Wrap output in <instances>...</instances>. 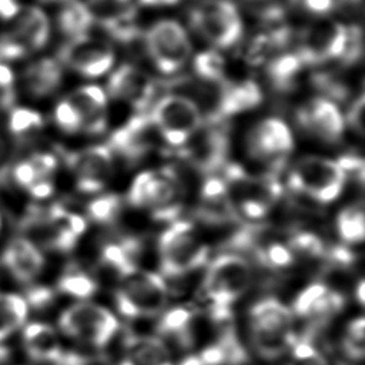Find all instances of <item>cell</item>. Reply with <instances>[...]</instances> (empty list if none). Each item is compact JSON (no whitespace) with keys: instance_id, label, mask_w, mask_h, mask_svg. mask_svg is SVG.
Returning a JSON list of instances; mask_svg holds the SVG:
<instances>
[{"instance_id":"obj_55","label":"cell","mask_w":365,"mask_h":365,"mask_svg":"<svg viewBox=\"0 0 365 365\" xmlns=\"http://www.w3.org/2000/svg\"><path fill=\"white\" fill-rule=\"evenodd\" d=\"M20 6L16 0H0V19L10 20L17 16Z\"/></svg>"},{"instance_id":"obj_10","label":"cell","mask_w":365,"mask_h":365,"mask_svg":"<svg viewBox=\"0 0 365 365\" xmlns=\"http://www.w3.org/2000/svg\"><path fill=\"white\" fill-rule=\"evenodd\" d=\"M58 327L70 338L94 348H103L117 334L118 319L103 305L80 301L61 312Z\"/></svg>"},{"instance_id":"obj_12","label":"cell","mask_w":365,"mask_h":365,"mask_svg":"<svg viewBox=\"0 0 365 365\" xmlns=\"http://www.w3.org/2000/svg\"><path fill=\"white\" fill-rule=\"evenodd\" d=\"M144 43L154 66L164 74L180 71L191 56L188 34L175 20L154 23L145 33Z\"/></svg>"},{"instance_id":"obj_36","label":"cell","mask_w":365,"mask_h":365,"mask_svg":"<svg viewBox=\"0 0 365 365\" xmlns=\"http://www.w3.org/2000/svg\"><path fill=\"white\" fill-rule=\"evenodd\" d=\"M336 232L344 244H361L365 237V217L362 205L349 204L336 215Z\"/></svg>"},{"instance_id":"obj_54","label":"cell","mask_w":365,"mask_h":365,"mask_svg":"<svg viewBox=\"0 0 365 365\" xmlns=\"http://www.w3.org/2000/svg\"><path fill=\"white\" fill-rule=\"evenodd\" d=\"M29 192L34 197V198H38V200H43V198H47L53 194V181L51 178H43V180H38L36 181L33 185H30L29 188Z\"/></svg>"},{"instance_id":"obj_40","label":"cell","mask_w":365,"mask_h":365,"mask_svg":"<svg viewBox=\"0 0 365 365\" xmlns=\"http://www.w3.org/2000/svg\"><path fill=\"white\" fill-rule=\"evenodd\" d=\"M123 211V200L117 194H104L91 200L87 205V217L97 224L114 222Z\"/></svg>"},{"instance_id":"obj_17","label":"cell","mask_w":365,"mask_h":365,"mask_svg":"<svg viewBox=\"0 0 365 365\" xmlns=\"http://www.w3.org/2000/svg\"><path fill=\"white\" fill-rule=\"evenodd\" d=\"M67 164L76 180V187L86 194L101 191L114 170V154L108 145H90L68 154Z\"/></svg>"},{"instance_id":"obj_58","label":"cell","mask_w":365,"mask_h":365,"mask_svg":"<svg viewBox=\"0 0 365 365\" xmlns=\"http://www.w3.org/2000/svg\"><path fill=\"white\" fill-rule=\"evenodd\" d=\"M127 0H91V3L98 4V6H106V4H124Z\"/></svg>"},{"instance_id":"obj_29","label":"cell","mask_w":365,"mask_h":365,"mask_svg":"<svg viewBox=\"0 0 365 365\" xmlns=\"http://www.w3.org/2000/svg\"><path fill=\"white\" fill-rule=\"evenodd\" d=\"M27 48L36 51L46 46L50 36V23L46 13L38 7L20 9L10 30Z\"/></svg>"},{"instance_id":"obj_34","label":"cell","mask_w":365,"mask_h":365,"mask_svg":"<svg viewBox=\"0 0 365 365\" xmlns=\"http://www.w3.org/2000/svg\"><path fill=\"white\" fill-rule=\"evenodd\" d=\"M57 23L58 29L70 38L86 36L94 23V13L86 3L70 0L61 9Z\"/></svg>"},{"instance_id":"obj_5","label":"cell","mask_w":365,"mask_h":365,"mask_svg":"<svg viewBox=\"0 0 365 365\" xmlns=\"http://www.w3.org/2000/svg\"><path fill=\"white\" fill-rule=\"evenodd\" d=\"M208 259V245L195 225L175 220L158 240V262L167 278H181L202 267Z\"/></svg>"},{"instance_id":"obj_18","label":"cell","mask_w":365,"mask_h":365,"mask_svg":"<svg viewBox=\"0 0 365 365\" xmlns=\"http://www.w3.org/2000/svg\"><path fill=\"white\" fill-rule=\"evenodd\" d=\"M158 134L148 115V111L135 113L121 127H118L108 140L111 153L130 164L143 160L154 148Z\"/></svg>"},{"instance_id":"obj_23","label":"cell","mask_w":365,"mask_h":365,"mask_svg":"<svg viewBox=\"0 0 365 365\" xmlns=\"http://www.w3.org/2000/svg\"><path fill=\"white\" fill-rule=\"evenodd\" d=\"M214 110L210 118L225 120L232 115L250 111L258 107L262 101L261 87L252 80L237 83H220Z\"/></svg>"},{"instance_id":"obj_46","label":"cell","mask_w":365,"mask_h":365,"mask_svg":"<svg viewBox=\"0 0 365 365\" xmlns=\"http://www.w3.org/2000/svg\"><path fill=\"white\" fill-rule=\"evenodd\" d=\"M54 120L56 124L68 134H74V133H81L83 125H81V118L77 114V111L74 110V107L70 104V101L67 98L61 100L54 110Z\"/></svg>"},{"instance_id":"obj_22","label":"cell","mask_w":365,"mask_h":365,"mask_svg":"<svg viewBox=\"0 0 365 365\" xmlns=\"http://www.w3.org/2000/svg\"><path fill=\"white\" fill-rule=\"evenodd\" d=\"M195 215L210 225H227L240 221L227 184L221 175L205 177L200 188Z\"/></svg>"},{"instance_id":"obj_3","label":"cell","mask_w":365,"mask_h":365,"mask_svg":"<svg viewBox=\"0 0 365 365\" xmlns=\"http://www.w3.org/2000/svg\"><path fill=\"white\" fill-rule=\"evenodd\" d=\"M221 171L238 217L248 221L265 218L282 195V185L275 173L255 175L230 163Z\"/></svg>"},{"instance_id":"obj_39","label":"cell","mask_w":365,"mask_h":365,"mask_svg":"<svg viewBox=\"0 0 365 365\" xmlns=\"http://www.w3.org/2000/svg\"><path fill=\"white\" fill-rule=\"evenodd\" d=\"M192 67L195 74L205 83L220 84L225 76V60L215 50L201 51L194 57Z\"/></svg>"},{"instance_id":"obj_25","label":"cell","mask_w":365,"mask_h":365,"mask_svg":"<svg viewBox=\"0 0 365 365\" xmlns=\"http://www.w3.org/2000/svg\"><path fill=\"white\" fill-rule=\"evenodd\" d=\"M245 361L244 346L234 329L227 327L212 344L187 356L180 365H242Z\"/></svg>"},{"instance_id":"obj_19","label":"cell","mask_w":365,"mask_h":365,"mask_svg":"<svg viewBox=\"0 0 365 365\" xmlns=\"http://www.w3.org/2000/svg\"><path fill=\"white\" fill-rule=\"evenodd\" d=\"M298 125L319 141L335 144L345 131V118L336 103L325 97H314L297 111Z\"/></svg>"},{"instance_id":"obj_37","label":"cell","mask_w":365,"mask_h":365,"mask_svg":"<svg viewBox=\"0 0 365 365\" xmlns=\"http://www.w3.org/2000/svg\"><path fill=\"white\" fill-rule=\"evenodd\" d=\"M29 314L26 299L17 294H0V341L20 328Z\"/></svg>"},{"instance_id":"obj_49","label":"cell","mask_w":365,"mask_h":365,"mask_svg":"<svg viewBox=\"0 0 365 365\" xmlns=\"http://www.w3.org/2000/svg\"><path fill=\"white\" fill-rule=\"evenodd\" d=\"M364 108H365L364 94L359 93L356 98L351 103L346 111V118H345V124H348L359 135L364 134Z\"/></svg>"},{"instance_id":"obj_16","label":"cell","mask_w":365,"mask_h":365,"mask_svg":"<svg viewBox=\"0 0 365 365\" xmlns=\"http://www.w3.org/2000/svg\"><path fill=\"white\" fill-rule=\"evenodd\" d=\"M346 41V27L334 20H321L307 27L299 37L297 54L302 64L314 66L341 58Z\"/></svg>"},{"instance_id":"obj_13","label":"cell","mask_w":365,"mask_h":365,"mask_svg":"<svg viewBox=\"0 0 365 365\" xmlns=\"http://www.w3.org/2000/svg\"><path fill=\"white\" fill-rule=\"evenodd\" d=\"M248 154L271 173L284 167L294 150V135L285 121L268 117L257 123L247 137Z\"/></svg>"},{"instance_id":"obj_31","label":"cell","mask_w":365,"mask_h":365,"mask_svg":"<svg viewBox=\"0 0 365 365\" xmlns=\"http://www.w3.org/2000/svg\"><path fill=\"white\" fill-rule=\"evenodd\" d=\"M141 241L133 235H123L107 241L101 247L100 258L104 267L113 269L117 277L131 268L138 267L141 254Z\"/></svg>"},{"instance_id":"obj_42","label":"cell","mask_w":365,"mask_h":365,"mask_svg":"<svg viewBox=\"0 0 365 365\" xmlns=\"http://www.w3.org/2000/svg\"><path fill=\"white\" fill-rule=\"evenodd\" d=\"M288 245L295 257L304 258H324L327 252V245L322 238L311 231H297L289 235Z\"/></svg>"},{"instance_id":"obj_9","label":"cell","mask_w":365,"mask_h":365,"mask_svg":"<svg viewBox=\"0 0 365 365\" xmlns=\"http://www.w3.org/2000/svg\"><path fill=\"white\" fill-rule=\"evenodd\" d=\"M204 120L192 137L177 148V153L185 164L208 177L228 164L230 134L224 120L210 117Z\"/></svg>"},{"instance_id":"obj_32","label":"cell","mask_w":365,"mask_h":365,"mask_svg":"<svg viewBox=\"0 0 365 365\" xmlns=\"http://www.w3.org/2000/svg\"><path fill=\"white\" fill-rule=\"evenodd\" d=\"M63 80L61 66L57 60L43 57L24 70V86L31 96L46 97L54 93Z\"/></svg>"},{"instance_id":"obj_4","label":"cell","mask_w":365,"mask_h":365,"mask_svg":"<svg viewBox=\"0 0 365 365\" xmlns=\"http://www.w3.org/2000/svg\"><path fill=\"white\" fill-rule=\"evenodd\" d=\"M127 201L135 208L147 210L157 221L173 222L182 210L184 185L171 168L147 170L133 180Z\"/></svg>"},{"instance_id":"obj_14","label":"cell","mask_w":365,"mask_h":365,"mask_svg":"<svg viewBox=\"0 0 365 365\" xmlns=\"http://www.w3.org/2000/svg\"><path fill=\"white\" fill-rule=\"evenodd\" d=\"M30 228L47 248L67 252L76 247L87 228V222L80 214L53 205L31 217Z\"/></svg>"},{"instance_id":"obj_33","label":"cell","mask_w":365,"mask_h":365,"mask_svg":"<svg viewBox=\"0 0 365 365\" xmlns=\"http://www.w3.org/2000/svg\"><path fill=\"white\" fill-rule=\"evenodd\" d=\"M100 23L101 27L120 43H131L140 37L137 11L133 6H124L118 10L106 13Z\"/></svg>"},{"instance_id":"obj_57","label":"cell","mask_w":365,"mask_h":365,"mask_svg":"<svg viewBox=\"0 0 365 365\" xmlns=\"http://www.w3.org/2000/svg\"><path fill=\"white\" fill-rule=\"evenodd\" d=\"M355 292H356V299H358V302H359V304H364V301H365V295H364V292H365V285H364V281H362V279H359Z\"/></svg>"},{"instance_id":"obj_27","label":"cell","mask_w":365,"mask_h":365,"mask_svg":"<svg viewBox=\"0 0 365 365\" xmlns=\"http://www.w3.org/2000/svg\"><path fill=\"white\" fill-rule=\"evenodd\" d=\"M120 365H174L164 339L157 335H128Z\"/></svg>"},{"instance_id":"obj_48","label":"cell","mask_w":365,"mask_h":365,"mask_svg":"<svg viewBox=\"0 0 365 365\" xmlns=\"http://www.w3.org/2000/svg\"><path fill=\"white\" fill-rule=\"evenodd\" d=\"M27 53L29 51L24 44L11 31L0 34V61L17 60L24 57Z\"/></svg>"},{"instance_id":"obj_20","label":"cell","mask_w":365,"mask_h":365,"mask_svg":"<svg viewBox=\"0 0 365 365\" xmlns=\"http://www.w3.org/2000/svg\"><path fill=\"white\" fill-rule=\"evenodd\" d=\"M155 88V81L145 71L133 64H121L111 73L106 94L143 113L151 107Z\"/></svg>"},{"instance_id":"obj_35","label":"cell","mask_w":365,"mask_h":365,"mask_svg":"<svg viewBox=\"0 0 365 365\" xmlns=\"http://www.w3.org/2000/svg\"><path fill=\"white\" fill-rule=\"evenodd\" d=\"M302 61L297 53H282L271 58L267 64V76L278 91H288L295 86Z\"/></svg>"},{"instance_id":"obj_7","label":"cell","mask_w":365,"mask_h":365,"mask_svg":"<svg viewBox=\"0 0 365 365\" xmlns=\"http://www.w3.org/2000/svg\"><path fill=\"white\" fill-rule=\"evenodd\" d=\"M346 174L338 160L305 155L297 160L288 173V187L319 204L335 201L344 191Z\"/></svg>"},{"instance_id":"obj_30","label":"cell","mask_w":365,"mask_h":365,"mask_svg":"<svg viewBox=\"0 0 365 365\" xmlns=\"http://www.w3.org/2000/svg\"><path fill=\"white\" fill-rule=\"evenodd\" d=\"M157 332L161 339L167 338L180 348H190L195 338V312L185 307H175L164 312Z\"/></svg>"},{"instance_id":"obj_26","label":"cell","mask_w":365,"mask_h":365,"mask_svg":"<svg viewBox=\"0 0 365 365\" xmlns=\"http://www.w3.org/2000/svg\"><path fill=\"white\" fill-rule=\"evenodd\" d=\"M3 262L11 275L21 281L29 282L34 279L44 267V258L37 245L27 238L11 240L4 252Z\"/></svg>"},{"instance_id":"obj_8","label":"cell","mask_w":365,"mask_h":365,"mask_svg":"<svg viewBox=\"0 0 365 365\" xmlns=\"http://www.w3.org/2000/svg\"><path fill=\"white\" fill-rule=\"evenodd\" d=\"M148 115L158 137L174 148L185 144L205 118L195 100L174 93L154 101Z\"/></svg>"},{"instance_id":"obj_15","label":"cell","mask_w":365,"mask_h":365,"mask_svg":"<svg viewBox=\"0 0 365 365\" xmlns=\"http://www.w3.org/2000/svg\"><path fill=\"white\" fill-rule=\"evenodd\" d=\"M58 58L78 74L94 78L106 74L113 67L115 54L107 41L86 34L64 43L60 47Z\"/></svg>"},{"instance_id":"obj_53","label":"cell","mask_w":365,"mask_h":365,"mask_svg":"<svg viewBox=\"0 0 365 365\" xmlns=\"http://www.w3.org/2000/svg\"><path fill=\"white\" fill-rule=\"evenodd\" d=\"M298 3L312 14H327L336 7V0H298Z\"/></svg>"},{"instance_id":"obj_47","label":"cell","mask_w":365,"mask_h":365,"mask_svg":"<svg viewBox=\"0 0 365 365\" xmlns=\"http://www.w3.org/2000/svg\"><path fill=\"white\" fill-rule=\"evenodd\" d=\"M362 30L358 26L346 27V41L341 61L344 64H354L362 57Z\"/></svg>"},{"instance_id":"obj_44","label":"cell","mask_w":365,"mask_h":365,"mask_svg":"<svg viewBox=\"0 0 365 365\" xmlns=\"http://www.w3.org/2000/svg\"><path fill=\"white\" fill-rule=\"evenodd\" d=\"M312 84L321 93V97H325L334 103L345 100L349 94L344 81L331 73H315L312 76Z\"/></svg>"},{"instance_id":"obj_45","label":"cell","mask_w":365,"mask_h":365,"mask_svg":"<svg viewBox=\"0 0 365 365\" xmlns=\"http://www.w3.org/2000/svg\"><path fill=\"white\" fill-rule=\"evenodd\" d=\"M43 127V117L30 108L19 107L10 113L9 128L14 134H26L37 131Z\"/></svg>"},{"instance_id":"obj_51","label":"cell","mask_w":365,"mask_h":365,"mask_svg":"<svg viewBox=\"0 0 365 365\" xmlns=\"http://www.w3.org/2000/svg\"><path fill=\"white\" fill-rule=\"evenodd\" d=\"M13 177L14 180L24 188H29L30 185H33L36 181L38 180H43L38 177L37 171L34 170L33 164L30 163V160H26V161H21L19 163L14 170H13Z\"/></svg>"},{"instance_id":"obj_1","label":"cell","mask_w":365,"mask_h":365,"mask_svg":"<svg viewBox=\"0 0 365 365\" xmlns=\"http://www.w3.org/2000/svg\"><path fill=\"white\" fill-rule=\"evenodd\" d=\"M251 279V264L240 254L225 252L208 264L201 289L214 322H228L231 307L247 292Z\"/></svg>"},{"instance_id":"obj_50","label":"cell","mask_w":365,"mask_h":365,"mask_svg":"<svg viewBox=\"0 0 365 365\" xmlns=\"http://www.w3.org/2000/svg\"><path fill=\"white\" fill-rule=\"evenodd\" d=\"M29 160L40 178H51L57 170V158L50 153H34Z\"/></svg>"},{"instance_id":"obj_2","label":"cell","mask_w":365,"mask_h":365,"mask_svg":"<svg viewBox=\"0 0 365 365\" xmlns=\"http://www.w3.org/2000/svg\"><path fill=\"white\" fill-rule=\"evenodd\" d=\"M294 318L292 309L274 297L255 302L248 314L252 349L269 361L289 352L297 339Z\"/></svg>"},{"instance_id":"obj_52","label":"cell","mask_w":365,"mask_h":365,"mask_svg":"<svg viewBox=\"0 0 365 365\" xmlns=\"http://www.w3.org/2000/svg\"><path fill=\"white\" fill-rule=\"evenodd\" d=\"M53 297H54V294L50 288L36 287V288H31L29 291L26 302L31 304L36 308H43V307H46L47 304H50L53 301Z\"/></svg>"},{"instance_id":"obj_56","label":"cell","mask_w":365,"mask_h":365,"mask_svg":"<svg viewBox=\"0 0 365 365\" xmlns=\"http://www.w3.org/2000/svg\"><path fill=\"white\" fill-rule=\"evenodd\" d=\"M14 76L10 67L0 61V88H10L13 84Z\"/></svg>"},{"instance_id":"obj_11","label":"cell","mask_w":365,"mask_h":365,"mask_svg":"<svg viewBox=\"0 0 365 365\" xmlns=\"http://www.w3.org/2000/svg\"><path fill=\"white\" fill-rule=\"evenodd\" d=\"M192 29L218 48L235 46L242 36V20L230 0H202L190 11Z\"/></svg>"},{"instance_id":"obj_38","label":"cell","mask_w":365,"mask_h":365,"mask_svg":"<svg viewBox=\"0 0 365 365\" xmlns=\"http://www.w3.org/2000/svg\"><path fill=\"white\" fill-rule=\"evenodd\" d=\"M57 288L78 301H87L97 292V281L80 268H68L58 279Z\"/></svg>"},{"instance_id":"obj_60","label":"cell","mask_w":365,"mask_h":365,"mask_svg":"<svg viewBox=\"0 0 365 365\" xmlns=\"http://www.w3.org/2000/svg\"><path fill=\"white\" fill-rule=\"evenodd\" d=\"M4 151H6V144H4V141L0 138V158L4 155Z\"/></svg>"},{"instance_id":"obj_41","label":"cell","mask_w":365,"mask_h":365,"mask_svg":"<svg viewBox=\"0 0 365 365\" xmlns=\"http://www.w3.org/2000/svg\"><path fill=\"white\" fill-rule=\"evenodd\" d=\"M341 349L351 361H362L365 355V321L364 317H356L345 327Z\"/></svg>"},{"instance_id":"obj_62","label":"cell","mask_w":365,"mask_h":365,"mask_svg":"<svg viewBox=\"0 0 365 365\" xmlns=\"http://www.w3.org/2000/svg\"><path fill=\"white\" fill-rule=\"evenodd\" d=\"M0 227H1V218H0Z\"/></svg>"},{"instance_id":"obj_6","label":"cell","mask_w":365,"mask_h":365,"mask_svg":"<svg viewBox=\"0 0 365 365\" xmlns=\"http://www.w3.org/2000/svg\"><path fill=\"white\" fill-rule=\"evenodd\" d=\"M117 278L114 301L121 315L137 319L151 318L164 311L168 288L160 274L135 267Z\"/></svg>"},{"instance_id":"obj_28","label":"cell","mask_w":365,"mask_h":365,"mask_svg":"<svg viewBox=\"0 0 365 365\" xmlns=\"http://www.w3.org/2000/svg\"><path fill=\"white\" fill-rule=\"evenodd\" d=\"M23 344L29 356L37 362L56 364L64 354L56 329L43 322L24 327Z\"/></svg>"},{"instance_id":"obj_24","label":"cell","mask_w":365,"mask_h":365,"mask_svg":"<svg viewBox=\"0 0 365 365\" xmlns=\"http://www.w3.org/2000/svg\"><path fill=\"white\" fill-rule=\"evenodd\" d=\"M67 100L81 118L83 133L100 134L107 127V94L94 84L73 91Z\"/></svg>"},{"instance_id":"obj_61","label":"cell","mask_w":365,"mask_h":365,"mask_svg":"<svg viewBox=\"0 0 365 365\" xmlns=\"http://www.w3.org/2000/svg\"><path fill=\"white\" fill-rule=\"evenodd\" d=\"M41 1H53V3H67V1H70V0H41Z\"/></svg>"},{"instance_id":"obj_21","label":"cell","mask_w":365,"mask_h":365,"mask_svg":"<svg viewBox=\"0 0 365 365\" xmlns=\"http://www.w3.org/2000/svg\"><path fill=\"white\" fill-rule=\"evenodd\" d=\"M344 305L345 298L338 289L322 282H314L297 295L292 312L309 324L319 325L338 315Z\"/></svg>"},{"instance_id":"obj_43","label":"cell","mask_w":365,"mask_h":365,"mask_svg":"<svg viewBox=\"0 0 365 365\" xmlns=\"http://www.w3.org/2000/svg\"><path fill=\"white\" fill-rule=\"evenodd\" d=\"M288 365H329L325 355L314 345L309 335L297 336L291 349Z\"/></svg>"},{"instance_id":"obj_59","label":"cell","mask_w":365,"mask_h":365,"mask_svg":"<svg viewBox=\"0 0 365 365\" xmlns=\"http://www.w3.org/2000/svg\"><path fill=\"white\" fill-rule=\"evenodd\" d=\"M9 355H10L9 349L4 346H0V365H3L9 359Z\"/></svg>"}]
</instances>
